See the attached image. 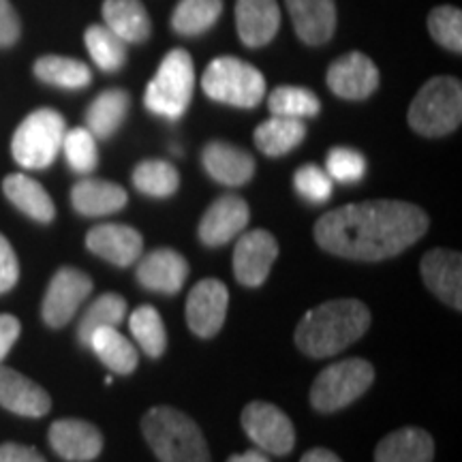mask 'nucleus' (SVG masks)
<instances>
[{
    "mask_svg": "<svg viewBox=\"0 0 462 462\" xmlns=\"http://www.w3.org/2000/svg\"><path fill=\"white\" fill-rule=\"evenodd\" d=\"M306 126L298 118L273 116L255 129V146L265 157H282L304 142Z\"/></svg>",
    "mask_w": 462,
    "mask_h": 462,
    "instance_id": "c85d7f7f",
    "label": "nucleus"
},
{
    "mask_svg": "<svg viewBox=\"0 0 462 462\" xmlns=\"http://www.w3.org/2000/svg\"><path fill=\"white\" fill-rule=\"evenodd\" d=\"M429 31L430 37L454 54L462 51V14L458 7H437L429 15Z\"/></svg>",
    "mask_w": 462,
    "mask_h": 462,
    "instance_id": "4c0bfd02",
    "label": "nucleus"
},
{
    "mask_svg": "<svg viewBox=\"0 0 462 462\" xmlns=\"http://www.w3.org/2000/svg\"><path fill=\"white\" fill-rule=\"evenodd\" d=\"M293 187L309 204H326L332 198V178L317 165H302L293 176Z\"/></svg>",
    "mask_w": 462,
    "mask_h": 462,
    "instance_id": "ea45409f",
    "label": "nucleus"
},
{
    "mask_svg": "<svg viewBox=\"0 0 462 462\" xmlns=\"http://www.w3.org/2000/svg\"><path fill=\"white\" fill-rule=\"evenodd\" d=\"M326 79L340 99L364 101L379 88V69L362 51H349L332 62Z\"/></svg>",
    "mask_w": 462,
    "mask_h": 462,
    "instance_id": "ddd939ff",
    "label": "nucleus"
},
{
    "mask_svg": "<svg viewBox=\"0 0 462 462\" xmlns=\"http://www.w3.org/2000/svg\"><path fill=\"white\" fill-rule=\"evenodd\" d=\"M86 346H90L95 356L116 374H131L140 364V354L135 346L116 328H99L92 332Z\"/></svg>",
    "mask_w": 462,
    "mask_h": 462,
    "instance_id": "cd10ccee",
    "label": "nucleus"
},
{
    "mask_svg": "<svg viewBox=\"0 0 462 462\" xmlns=\"http://www.w3.org/2000/svg\"><path fill=\"white\" fill-rule=\"evenodd\" d=\"M22 34L20 17L9 0H0V48H11Z\"/></svg>",
    "mask_w": 462,
    "mask_h": 462,
    "instance_id": "79ce46f5",
    "label": "nucleus"
},
{
    "mask_svg": "<svg viewBox=\"0 0 462 462\" xmlns=\"http://www.w3.org/2000/svg\"><path fill=\"white\" fill-rule=\"evenodd\" d=\"M22 326L14 315H0V362L9 356L11 346L20 338Z\"/></svg>",
    "mask_w": 462,
    "mask_h": 462,
    "instance_id": "c03bdc74",
    "label": "nucleus"
},
{
    "mask_svg": "<svg viewBox=\"0 0 462 462\" xmlns=\"http://www.w3.org/2000/svg\"><path fill=\"white\" fill-rule=\"evenodd\" d=\"M296 34L306 45H323L337 31L334 0H285Z\"/></svg>",
    "mask_w": 462,
    "mask_h": 462,
    "instance_id": "4be33fe9",
    "label": "nucleus"
},
{
    "mask_svg": "<svg viewBox=\"0 0 462 462\" xmlns=\"http://www.w3.org/2000/svg\"><path fill=\"white\" fill-rule=\"evenodd\" d=\"M126 317V300L120 293H103L88 306L78 326V338L88 345L92 332L99 328H118Z\"/></svg>",
    "mask_w": 462,
    "mask_h": 462,
    "instance_id": "72a5a7b5",
    "label": "nucleus"
},
{
    "mask_svg": "<svg viewBox=\"0 0 462 462\" xmlns=\"http://www.w3.org/2000/svg\"><path fill=\"white\" fill-rule=\"evenodd\" d=\"M374 368L362 357H351L323 368L310 388V404L319 413H334L357 401L373 385Z\"/></svg>",
    "mask_w": 462,
    "mask_h": 462,
    "instance_id": "6e6552de",
    "label": "nucleus"
},
{
    "mask_svg": "<svg viewBox=\"0 0 462 462\" xmlns=\"http://www.w3.org/2000/svg\"><path fill=\"white\" fill-rule=\"evenodd\" d=\"M103 20L125 43H143L150 37V15L142 0H106Z\"/></svg>",
    "mask_w": 462,
    "mask_h": 462,
    "instance_id": "a878e982",
    "label": "nucleus"
},
{
    "mask_svg": "<svg viewBox=\"0 0 462 462\" xmlns=\"http://www.w3.org/2000/svg\"><path fill=\"white\" fill-rule=\"evenodd\" d=\"M409 125L424 137H443L462 120V86L456 78L439 75L421 86L409 107Z\"/></svg>",
    "mask_w": 462,
    "mask_h": 462,
    "instance_id": "20e7f679",
    "label": "nucleus"
},
{
    "mask_svg": "<svg viewBox=\"0 0 462 462\" xmlns=\"http://www.w3.org/2000/svg\"><path fill=\"white\" fill-rule=\"evenodd\" d=\"M20 279V263L9 240L0 234V293H7Z\"/></svg>",
    "mask_w": 462,
    "mask_h": 462,
    "instance_id": "a19ab883",
    "label": "nucleus"
},
{
    "mask_svg": "<svg viewBox=\"0 0 462 462\" xmlns=\"http://www.w3.org/2000/svg\"><path fill=\"white\" fill-rule=\"evenodd\" d=\"M137 282L148 291L173 296L189 276V262L173 248H157L137 265Z\"/></svg>",
    "mask_w": 462,
    "mask_h": 462,
    "instance_id": "a211bd4d",
    "label": "nucleus"
},
{
    "mask_svg": "<svg viewBox=\"0 0 462 462\" xmlns=\"http://www.w3.org/2000/svg\"><path fill=\"white\" fill-rule=\"evenodd\" d=\"M229 291L218 279H204L190 289L187 298V323L199 338H212L221 332L227 317Z\"/></svg>",
    "mask_w": 462,
    "mask_h": 462,
    "instance_id": "9b49d317",
    "label": "nucleus"
},
{
    "mask_svg": "<svg viewBox=\"0 0 462 462\" xmlns=\"http://www.w3.org/2000/svg\"><path fill=\"white\" fill-rule=\"evenodd\" d=\"M435 441L421 429H401L390 432L374 449V462H432Z\"/></svg>",
    "mask_w": 462,
    "mask_h": 462,
    "instance_id": "b1692460",
    "label": "nucleus"
},
{
    "mask_svg": "<svg viewBox=\"0 0 462 462\" xmlns=\"http://www.w3.org/2000/svg\"><path fill=\"white\" fill-rule=\"evenodd\" d=\"M279 257V242L270 231L253 229L240 236L234 248V274L245 287L263 285Z\"/></svg>",
    "mask_w": 462,
    "mask_h": 462,
    "instance_id": "f8f14e48",
    "label": "nucleus"
},
{
    "mask_svg": "<svg viewBox=\"0 0 462 462\" xmlns=\"http://www.w3.org/2000/svg\"><path fill=\"white\" fill-rule=\"evenodd\" d=\"M129 201L126 190L116 182L84 178L71 189V204L82 217H106L123 210Z\"/></svg>",
    "mask_w": 462,
    "mask_h": 462,
    "instance_id": "5701e85b",
    "label": "nucleus"
},
{
    "mask_svg": "<svg viewBox=\"0 0 462 462\" xmlns=\"http://www.w3.org/2000/svg\"><path fill=\"white\" fill-rule=\"evenodd\" d=\"M201 88L212 101L253 109L265 97V78L259 69L234 56L215 58L201 75Z\"/></svg>",
    "mask_w": 462,
    "mask_h": 462,
    "instance_id": "423d86ee",
    "label": "nucleus"
},
{
    "mask_svg": "<svg viewBox=\"0 0 462 462\" xmlns=\"http://www.w3.org/2000/svg\"><path fill=\"white\" fill-rule=\"evenodd\" d=\"M0 407L24 418H43L51 409V398L32 379L14 368L0 366Z\"/></svg>",
    "mask_w": 462,
    "mask_h": 462,
    "instance_id": "aec40b11",
    "label": "nucleus"
},
{
    "mask_svg": "<svg viewBox=\"0 0 462 462\" xmlns=\"http://www.w3.org/2000/svg\"><path fill=\"white\" fill-rule=\"evenodd\" d=\"M65 118L56 109L43 107L26 116L14 133L11 152L24 170H45L54 163L65 140Z\"/></svg>",
    "mask_w": 462,
    "mask_h": 462,
    "instance_id": "0eeeda50",
    "label": "nucleus"
},
{
    "mask_svg": "<svg viewBox=\"0 0 462 462\" xmlns=\"http://www.w3.org/2000/svg\"><path fill=\"white\" fill-rule=\"evenodd\" d=\"M129 107L131 97L126 90H103L101 95L90 103L88 112H86V129L95 135V140H109V137L123 126L126 114H129Z\"/></svg>",
    "mask_w": 462,
    "mask_h": 462,
    "instance_id": "bb28decb",
    "label": "nucleus"
},
{
    "mask_svg": "<svg viewBox=\"0 0 462 462\" xmlns=\"http://www.w3.org/2000/svg\"><path fill=\"white\" fill-rule=\"evenodd\" d=\"M50 446L67 462H90L103 452V435L84 420H56L50 426Z\"/></svg>",
    "mask_w": 462,
    "mask_h": 462,
    "instance_id": "dca6fc26",
    "label": "nucleus"
},
{
    "mask_svg": "<svg viewBox=\"0 0 462 462\" xmlns=\"http://www.w3.org/2000/svg\"><path fill=\"white\" fill-rule=\"evenodd\" d=\"M227 462H270L265 452H259V449H248L245 454H234Z\"/></svg>",
    "mask_w": 462,
    "mask_h": 462,
    "instance_id": "49530a36",
    "label": "nucleus"
},
{
    "mask_svg": "<svg viewBox=\"0 0 462 462\" xmlns=\"http://www.w3.org/2000/svg\"><path fill=\"white\" fill-rule=\"evenodd\" d=\"M429 231V217L407 201H362L326 212L315 223L323 251L354 262H383L401 255Z\"/></svg>",
    "mask_w": 462,
    "mask_h": 462,
    "instance_id": "f257e3e1",
    "label": "nucleus"
},
{
    "mask_svg": "<svg viewBox=\"0 0 462 462\" xmlns=\"http://www.w3.org/2000/svg\"><path fill=\"white\" fill-rule=\"evenodd\" d=\"M421 279L452 309H462V257L449 248H432L421 259Z\"/></svg>",
    "mask_w": 462,
    "mask_h": 462,
    "instance_id": "f3484780",
    "label": "nucleus"
},
{
    "mask_svg": "<svg viewBox=\"0 0 462 462\" xmlns=\"http://www.w3.org/2000/svg\"><path fill=\"white\" fill-rule=\"evenodd\" d=\"M251 221V208L240 195H223L201 217L198 236L206 246H223L240 236Z\"/></svg>",
    "mask_w": 462,
    "mask_h": 462,
    "instance_id": "4468645a",
    "label": "nucleus"
},
{
    "mask_svg": "<svg viewBox=\"0 0 462 462\" xmlns=\"http://www.w3.org/2000/svg\"><path fill=\"white\" fill-rule=\"evenodd\" d=\"M242 429L265 454L287 456L296 446V429L276 404L253 401L242 411Z\"/></svg>",
    "mask_w": 462,
    "mask_h": 462,
    "instance_id": "1a4fd4ad",
    "label": "nucleus"
},
{
    "mask_svg": "<svg viewBox=\"0 0 462 462\" xmlns=\"http://www.w3.org/2000/svg\"><path fill=\"white\" fill-rule=\"evenodd\" d=\"M195 90L193 58L187 50L176 48L161 60L159 71L148 84L143 103L152 114L167 120L182 118Z\"/></svg>",
    "mask_w": 462,
    "mask_h": 462,
    "instance_id": "39448f33",
    "label": "nucleus"
},
{
    "mask_svg": "<svg viewBox=\"0 0 462 462\" xmlns=\"http://www.w3.org/2000/svg\"><path fill=\"white\" fill-rule=\"evenodd\" d=\"M201 165L208 176L225 187H242L255 173V159L229 142H210L201 150Z\"/></svg>",
    "mask_w": 462,
    "mask_h": 462,
    "instance_id": "6ab92c4d",
    "label": "nucleus"
},
{
    "mask_svg": "<svg viewBox=\"0 0 462 462\" xmlns=\"http://www.w3.org/2000/svg\"><path fill=\"white\" fill-rule=\"evenodd\" d=\"M86 246L97 257L106 259L118 268H129L133 262L142 257L143 238L140 231L129 225L103 223L86 234Z\"/></svg>",
    "mask_w": 462,
    "mask_h": 462,
    "instance_id": "2eb2a0df",
    "label": "nucleus"
},
{
    "mask_svg": "<svg viewBox=\"0 0 462 462\" xmlns=\"http://www.w3.org/2000/svg\"><path fill=\"white\" fill-rule=\"evenodd\" d=\"M5 198L14 204L17 210L24 212L37 223H51L56 217V206L42 184L32 180L24 173H11L3 182Z\"/></svg>",
    "mask_w": 462,
    "mask_h": 462,
    "instance_id": "393cba45",
    "label": "nucleus"
},
{
    "mask_svg": "<svg viewBox=\"0 0 462 462\" xmlns=\"http://www.w3.org/2000/svg\"><path fill=\"white\" fill-rule=\"evenodd\" d=\"M0 462H48L39 449L22 443H3L0 446Z\"/></svg>",
    "mask_w": 462,
    "mask_h": 462,
    "instance_id": "37998d69",
    "label": "nucleus"
},
{
    "mask_svg": "<svg viewBox=\"0 0 462 462\" xmlns=\"http://www.w3.org/2000/svg\"><path fill=\"white\" fill-rule=\"evenodd\" d=\"M62 150H65L69 167H71L75 173L86 176V173H92L97 170V165H99L97 140L86 126H78V129L65 133Z\"/></svg>",
    "mask_w": 462,
    "mask_h": 462,
    "instance_id": "e433bc0d",
    "label": "nucleus"
},
{
    "mask_svg": "<svg viewBox=\"0 0 462 462\" xmlns=\"http://www.w3.org/2000/svg\"><path fill=\"white\" fill-rule=\"evenodd\" d=\"M133 187L148 198H171L180 189V173L170 161L148 159L133 170Z\"/></svg>",
    "mask_w": 462,
    "mask_h": 462,
    "instance_id": "2f4dec72",
    "label": "nucleus"
},
{
    "mask_svg": "<svg viewBox=\"0 0 462 462\" xmlns=\"http://www.w3.org/2000/svg\"><path fill=\"white\" fill-rule=\"evenodd\" d=\"M129 328L133 338L142 346V351L150 357H161L167 349L165 323L157 313V309L150 304L137 306L129 317Z\"/></svg>",
    "mask_w": 462,
    "mask_h": 462,
    "instance_id": "f704fd0d",
    "label": "nucleus"
},
{
    "mask_svg": "<svg viewBox=\"0 0 462 462\" xmlns=\"http://www.w3.org/2000/svg\"><path fill=\"white\" fill-rule=\"evenodd\" d=\"M223 0H180L171 14V28L182 37H199L217 24Z\"/></svg>",
    "mask_w": 462,
    "mask_h": 462,
    "instance_id": "7c9ffc66",
    "label": "nucleus"
},
{
    "mask_svg": "<svg viewBox=\"0 0 462 462\" xmlns=\"http://www.w3.org/2000/svg\"><path fill=\"white\" fill-rule=\"evenodd\" d=\"M368 326L371 310L360 300H330L302 317L296 328V345L309 357L323 360L360 340Z\"/></svg>",
    "mask_w": 462,
    "mask_h": 462,
    "instance_id": "f03ea898",
    "label": "nucleus"
},
{
    "mask_svg": "<svg viewBox=\"0 0 462 462\" xmlns=\"http://www.w3.org/2000/svg\"><path fill=\"white\" fill-rule=\"evenodd\" d=\"M34 75L50 86L67 90L86 88L92 82L90 67L84 65L82 60L67 56H42L34 62Z\"/></svg>",
    "mask_w": 462,
    "mask_h": 462,
    "instance_id": "c756f323",
    "label": "nucleus"
},
{
    "mask_svg": "<svg viewBox=\"0 0 462 462\" xmlns=\"http://www.w3.org/2000/svg\"><path fill=\"white\" fill-rule=\"evenodd\" d=\"M300 462H343V460H340L334 452H330V449L313 448L302 456V460Z\"/></svg>",
    "mask_w": 462,
    "mask_h": 462,
    "instance_id": "a18cd8bd",
    "label": "nucleus"
},
{
    "mask_svg": "<svg viewBox=\"0 0 462 462\" xmlns=\"http://www.w3.org/2000/svg\"><path fill=\"white\" fill-rule=\"evenodd\" d=\"M142 432L161 462H212L204 432L178 409H150L142 420Z\"/></svg>",
    "mask_w": 462,
    "mask_h": 462,
    "instance_id": "7ed1b4c3",
    "label": "nucleus"
},
{
    "mask_svg": "<svg viewBox=\"0 0 462 462\" xmlns=\"http://www.w3.org/2000/svg\"><path fill=\"white\" fill-rule=\"evenodd\" d=\"M92 293V279L78 268H60L51 276L42 304V317L50 328H65Z\"/></svg>",
    "mask_w": 462,
    "mask_h": 462,
    "instance_id": "9d476101",
    "label": "nucleus"
},
{
    "mask_svg": "<svg viewBox=\"0 0 462 462\" xmlns=\"http://www.w3.org/2000/svg\"><path fill=\"white\" fill-rule=\"evenodd\" d=\"M236 28L246 48H263L281 28V9L276 0H238Z\"/></svg>",
    "mask_w": 462,
    "mask_h": 462,
    "instance_id": "412c9836",
    "label": "nucleus"
},
{
    "mask_svg": "<svg viewBox=\"0 0 462 462\" xmlns=\"http://www.w3.org/2000/svg\"><path fill=\"white\" fill-rule=\"evenodd\" d=\"M268 107L273 116L282 118H313L321 112V101L313 90L302 86H279L270 92Z\"/></svg>",
    "mask_w": 462,
    "mask_h": 462,
    "instance_id": "c9c22d12",
    "label": "nucleus"
},
{
    "mask_svg": "<svg viewBox=\"0 0 462 462\" xmlns=\"http://www.w3.org/2000/svg\"><path fill=\"white\" fill-rule=\"evenodd\" d=\"M86 48L97 67L106 73H116L126 62V43L118 34H114L107 26L95 24L84 34Z\"/></svg>",
    "mask_w": 462,
    "mask_h": 462,
    "instance_id": "473e14b6",
    "label": "nucleus"
},
{
    "mask_svg": "<svg viewBox=\"0 0 462 462\" xmlns=\"http://www.w3.org/2000/svg\"><path fill=\"white\" fill-rule=\"evenodd\" d=\"M326 171L332 182L356 184L366 176V159L354 148H332L326 159Z\"/></svg>",
    "mask_w": 462,
    "mask_h": 462,
    "instance_id": "58836bf2",
    "label": "nucleus"
}]
</instances>
